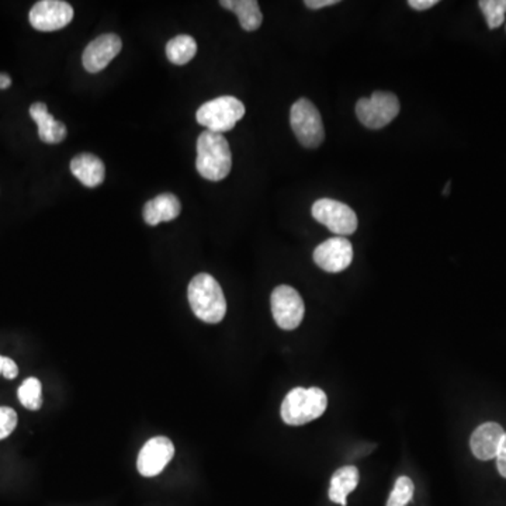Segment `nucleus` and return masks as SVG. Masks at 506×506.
Instances as JSON below:
<instances>
[{
	"label": "nucleus",
	"instance_id": "15",
	"mask_svg": "<svg viewBox=\"0 0 506 506\" xmlns=\"http://www.w3.org/2000/svg\"><path fill=\"white\" fill-rule=\"evenodd\" d=\"M70 172L87 188H97L105 182L106 168L93 153H79L70 161Z\"/></svg>",
	"mask_w": 506,
	"mask_h": 506
},
{
	"label": "nucleus",
	"instance_id": "14",
	"mask_svg": "<svg viewBox=\"0 0 506 506\" xmlns=\"http://www.w3.org/2000/svg\"><path fill=\"white\" fill-rule=\"evenodd\" d=\"M30 115L39 127V137L42 143H60L67 138V125L64 123L58 122L48 113L45 103H32L30 106Z\"/></svg>",
	"mask_w": 506,
	"mask_h": 506
},
{
	"label": "nucleus",
	"instance_id": "13",
	"mask_svg": "<svg viewBox=\"0 0 506 506\" xmlns=\"http://www.w3.org/2000/svg\"><path fill=\"white\" fill-rule=\"evenodd\" d=\"M503 437H505V430L501 425L495 424V422L480 425L473 432L472 439H470L473 455L478 460H484V462L497 459Z\"/></svg>",
	"mask_w": 506,
	"mask_h": 506
},
{
	"label": "nucleus",
	"instance_id": "11",
	"mask_svg": "<svg viewBox=\"0 0 506 506\" xmlns=\"http://www.w3.org/2000/svg\"><path fill=\"white\" fill-rule=\"evenodd\" d=\"M175 455L172 440L165 437H156L148 440L138 455L137 468L143 477H155L163 472Z\"/></svg>",
	"mask_w": 506,
	"mask_h": 506
},
{
	"label": "nucleus",
	"instance_id": "17",
	"mask_svg": "<svg viewBox=\"0 0 506 506\" xmlns=\"http://www.w3.org/2000/svg\"><path fill=\"white\" fill-rule=\"evenodd\" d=\"M359 480V470L354 465L339 468L331 478L329 500L337 505L346 506L347 495L356 490Z\"/></svg>",
	"mask_w": 506,
	"mask_h": 506
},
{
	"label": "nucleus",
	"instance_id": "9",
	"mask_svg": "<svg viewBox=\"0 0 506 506\" xmlns=\"http://www.w3.org/2000/svg\"><path fill=\"white\" fill-rule=\"evenodd\" d=\"M74 19V7L62 0H41L30 10L29 20L32 29L39 32H57L64 29Z\"/></svg>",
	"mask_w": 506,
	"mask_h": 506
},
{
	"label": "nucleus",
	"instance_id": "22",
	"mask_svg": "<svg viewBox=\"0 0 506 506\" xmlns=\"http://www.w3.org/2000/svg\"><path fill=\"white\" fill-rule=\"evenodd\" d=\"M414 483L409 477H400L392 488L387 506H407L414 497Z\"/></svg>",
	"mask_w": 506,
	"mask_h": 506
},
{
	"label": "nucleus",
	"instance_id": "19",
	"mask_svg": "<svg viewBox=\"0 0 506 506\" xmlns=\"http://www.w3.org/2000/svg\"><path fill=\"white\" fill-rule=\"evenodd\" d=\"M198 54V42L190 35H178L166 44V57L175 65H186Z\"/></svg>",
	"mask_w": 506,
	"mask_h": 506
},
{
	"label": "nucleus",
	"instance_id": "29",
	"mask_svg": "<svg viewBox=\"0 0 506 506\" xmlns=\"http://www.w3.org/2000/svg\"><path fill=\"white\" fill-rule=\"evenodd\" d=\"M4 356H0V374H2V369H4Z\"/></svg>",
	"mask_w": 506,
	"mask_h": 506
},
{
	"label": "nucleus",
	"instance_id": "28",
	"mask_svg": "<svg viewBox=\"0 0 506 506\" xmlns=\"http://www.w3.org/2000/svg\"><path fill=\"white\" fill-rule=\"evenodd\" d=\"M12 87V78L7 74H0V89H9Z\"/></svg>",
	"mask_w": 506,
	"mask_h": 506
},
{
	"label": "nucleus",
	"instance_id": "2",
	"mask_svg": "<svg viewBox=\"0 0 506 506\" xmlns=\"http://www.w3.org/2000/svg\"><path fill=\"white\" fill-rule=\"evenodd\" d=\"M189 303L200 321L218 324L226 314V301L220 283L207 273L191 279L188 289Z\"/></svg>",
	"mask_w": 506,
	"mask_h": 506
},
{
	"label": "nucleus",
	"instance_id": "7",
	"mask_svg": "<svg viewBox=\"0 0 506 506\" xmlns=\"http://www.w3.org/2000/svg\"><path fill=\"white\" fill-rule=\"evenodd\" d=\"M312 216L337 236L352 235L357 230V216L349 206L332 198H321L312 206Z\"/></svg>",
	"mask_w": 506,
	"mask_h": 506
},
{
	"label": "nucleus",
	"instance_id": "16",
	"mask_svg": "<svg viewBox=\"0 0 506 506\" xmlns=\"http://www.w3.org/2000/svg\"><path fill=\"white\" fill-rule=\"evenodd\" d=\"M182 211V204L172 193H162L148 201L143 207V220L148 225L155 226L178 218Z\"/></svg>",
	"mask_w": 506,
	"mask_h": 506
},
{
	"label": "nucleus",
	"instance_id": "23",
	"mask_svg": "<svg viewBox=\"0 0 506 506\" xmlns=\"http://www.w3.org/2000/svg\"><path fill=\"white\" fill-rule=\"evenodd\" d=\"M17 427V414L14 409L0 407V440L6 439Z\"/></svg>",
	"mask_w": 506,
	"mask_h": 506
},
{
	"label": "nucleus",
	"instance_id": "4",
	"mask_svg": "<svg viewBox=\"0 0 506 506\" xmlns=\"http://www.w3.org/2000/svg\"><path fill=\"white\" fill-rule=\"evenodd\" d=\"M244 115L245 106L234 96H220L204 103L196 113L198 124L216 134L233 130Z\"/></svg>",
	"mask_w": 506,
	"mask_h": 506
},
{
	"label": "nucleus",
	"instance_id": "10",
	"mask_svg": "<svg viewBox=\"0 0 506 506\" xmlns=\"http://www.w3.org/2000/svg\"><path fill=\"white\" fill-rule=\"evenodd\" d=\"M312 258L322 271L339 273L351 266L354 248L345 236H335L317 246Z\"/></svg>",
	"mask_w": 506,
	"mask_h": 506
},
{
	"label": "nucleus",
	"instance_id": "20",
	"mask_svg": "<svg viewBox=\"0 0 506 506\" xmlns=\"http://www.w3.org/2000/svg\"><path fill=\"white\" fill-rule=\"evenodd\" d=\"M17 395H19L23 407L27 408L30 411H39L42 407V385L35 377H30L23 382Z\"/></svg>",
	"mask_w": 506,
	"mask_h": 506
},
{
	"label": "nucleus",
	"instance_id": "12",
	"mask_svg": "<svg viewBox=\"0 0 506 506\" xmlns=\"http://www.w3.org/2000/svg\"><path fill=\"white\" fill-rule=\"evenodd\" d=\"M123 41L117 34L107 32L93 40L83 51L82 64L89 74H99L120 54Z\"/></svg>",
	"mask_w": 506,
	"mask_h": 506
},
{
	"label": "nucleus",
	"instance_id": "3",
	"mask_svg": "<svg viewBox=\"0 0 506 506\" xmlns=\"http://www.w3.org/2000/svg\"><path fill=\"white\" fill-rule=\"evenodd\" d=\"M328 407L327 394L318 387H297L286 395L281 404V419L290 427H301L321 417Z\"/></svg>",
	"mask_w": 506,
	"mask_h": 506
},
{
	"label": "nucleus",
	"instance_id": "1",
	"mask_svg": "<svg viewBox=\"0 0 506 506\" xmlns=\"http://www.w3.org/2000/svg\"><path fill=\"white\" fill-rule=\"evenodd\" d=\"M196 168L201 178L211 182H220L230 175L233 168V153L230 143L223 134L206 130L198 140Z\"/></svg>",
	"mask_w": 506,
	"mask_h": 506
},
{
	"label": "nucleus",
	"instance_id": "5",
	"mask_svg": "<svg viewBox=\"0 0 506 506\" xmlns=\"http://www.w3.org/2000/svg\"><path fill=\"white\" fill-rule=\"evenodd\" d=\"M290 125L303 147L317 148L324 141L325 130L321 115L308 99L303 97L291 106Z\"/></svg>",
	"mask_w": 506,
	"mask_h": 506
},
{
	"label": "nucleus",
	"instance_id": "6",
	"mask_svg": "<svg viewBox=\"0 0 506 506\" xmlns=\"http://www.w3.org/2000/svg\"><path fill=\"white\" fill-rule=\"evenodd\" d=\"M400 108L399 97L394 93L374 92L367 99L356 103V115L364 127L380 130L399 115Z\"/></svg>",
	"mask_w": 506,
	"mask_h": 506
},
{
	"label": "nucleus",
	"instance_id": "27",
	"mask_svg": "<svg viewBox=\"0 0 506 506\" xmlns=\"http://www.w3.org/2000/svg\"><path fill=\"white\" fill-rule=\"evenodd\" d=\"M437 0H409L408 2V6H411L415 10H428L432 9L433 6H437Z\"/></svg>",
	"mask_w": 506,
	"mask_h": 506
},
{
	"label": "nucleus",
	"instance_id": "26",
	"mask_svg": "<svg viewBox=\"0 0 506 506\" xmlns=\"http://www.w3.org/2000/svg\"><path fill=\"white\" fill-rule=\"evenodd\" d=\"M339 4V0H306L304 5H306L308 9L318 10L322 7L335 6V5Z\"/></svg>",
	"mask_w": 506,
	"mask_h": 506
},
{
	"label": "nucleus",
	"instance_id": "24",
	"mask_svg": "<svg viewBox=\"0 0 506 506\" xmlns=\"http://www.w3.org/2000/svg\"><path fill=\"white\" fill-rule=\"evenodd\" d=\"M2 374H4L7 380L16 379L17 374H19V367H17V364L14 363V360L9 359V357H5Z\"/></svg>",
	"mask_w": 506,
	"mask_h": 506
},
{
	"label": "nucleus",
	"instance_id": "18",
	"mask_svg": "<svg viewBox=\"0 0 506 506\" xmlns=\"http://www.w3.org/2000/svg\"><path fill=\"white\" fill-rule=\"evenodd\" d=\"M220 5L238 16L239 24L245 32H255L262 26L263 14L256 0H223Z\"/></svg>",
	"mask_w": 506,
	"mask_h": 506
},
{
	"label": "nucleus",
	"instance_id": "8",
	"mask_svg": "<svg viewBox=\"0 0 506 506\" xmlns=\"http://www.w3.org/2000/svg\"><path fill=\"white\" fill-rule=\"evenodd\" d=\"M271 314L279 328L293 331L303 322L306 306L299 291L293 287H276L271 293Z\"/></svg>",
	"mask_w": 506,
	"mask_h": 506
},
{
	"label": "nucleus",
	"instance_id": "21",
	"mask_svg": "<svg viewBox=\"0 0 506 506\" xmlns=\"http://www.w3.org/2000/svg\"><path fill=\"white\" fill-rule=\"evenodd\" d=\"M478 6L484 14L491 30L502 26L505 22L506 0H481Z\"/></svg>",
	"mask_w": 506,
	"mask_h": 506
},
{
	"label": "nucleus",
	"instance_id": "25",
	"mask_svg": "<svg viewBox=\"0 0 506 506\" xmlns=\"http://www.w3.org/2000/svg\"><path fill=\"white\" fill-rule=\"evenodd\" d=\"M497 467L500 474L506 478V432L502 443H501L500 452L497 455Z\"/></svg>",
	"mask_w": 506,
	"mask_h": 506
}]
</instances>
